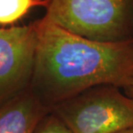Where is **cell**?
I'll use <instances>...</instances> for the list:
<instances>
[{
	"label": "cell",
	"instance_id": "6da1fadb",
	"mask_svg": "<svg viewBox=\"0 0 133 133\" xmlns=\"http://www.w3.org/2000/svg\"><path fill=\"white\" fill-rule=\"evenodd\" d=\"M37 43L30 90L52 107L90 87H133V41L91 42L36 20Z\"/></svg>",
	"mask_w": 133,
	"mask_h": 133
},
{
	"label": "cell",
	"instance_id": "7a4b0ae2",
	"mask_svg": "<svg viewBox=\"0 0 133 133\" xmlns=\"http://www.w3.org/2000/svg\"><path fill=\"white\" fill-rule=\"evenodd\" d=\"M44 18L91 42L133 41V0H49Z\"/></svg>",
	"mask_w": 133,
	"mask_h": 133
},
{
	"label": "cell",
	"instance_id": "3957f363",
	"mask_svg": "<svg viewBox=\"0 0 133 133\" xmlns=\"http://www.w3.org/2000/svg\"><path fill=\"white\" fill-rule=\"evenodd\" d=\"M72 133H118L133 128V99L111 85L85 90L51 108Z\"/></svg>",
	"mask_w": 133,
	"mask_h": 133
},
{
	"label": "cell",
	"instance_id": "277c9868",
	"mask_svg": "<svg viewBox=\"0 0 133 133\" xmlns=\"http://www.w3.org/2000/svg\"><path fill=\"white\" fill-rule=\"evenodd\" d=\"M36 43V21L0 27V106L30 89Z\"/></svg>",
	"mask_w": 133,
	"mask_h": 133
},
{
	"label": "cell",
	"instance_id": "5b68a950",
	"mask_svg": "<svg viewBox=\"0 0 133 133\" xmlns=\"http://www.w3.org/2000/svg\"><path fill=\"white\" fill-rule=\"evenodd\" d=\"M50 113L30 89L0 106V133H34Z\"/></svg>",
	"mask_w": 133,
	"mask_h": 133
},
{
	"label": "cell",
	"instance_id": "8992f818",
	"mask_svg": "<svg viewBox=\"0 0 133 133\" xmlns=\"http://www.w3.org/2000/svg\"><path fill=\"white\" fill-rule=\"evenodd\" d=\"M49 0H0V27L16 26L36 7H46Z\"/></svg>",
	"mask_w": 133,
	"mask_h": 133
},
{
	"label": "cell",
	"instance_id": "52a82bcc",
	"mask_svg": "<svg viewBox=\"0 0 133 133\" xmlns=\"http://www.w3.org/2000/svg\"><path fill=\"white\" fill-rule=\"evenodd\" d=\"M34 133H72L64 123L53 113H49L37 125Z\"/></svg>",
	"mask_w": 133,
	"mask_h": 133
},
{
	"label": "cell",
	"instance_id": "ba28073f",
	"mask_svg": "<svg viewBox=\"0 0 133 133\" xmlns=\"http://www.w3.org/2000/svg\"><path fill=\"white\" fill-rule=\"evenodd\" d=\"M124 92H125V94L127 96H129L130 98H131L133 99V87H129V88H127L125 90H124Z\"/></svg>",
	"mask_w": 133,
	"mask_h": 133
},
{
	"label": "cell",
	"instance_id": "9c48e42d",
	"mask_svg": "<svg viewBox=\"0 0 133 133\" xmlns=\"http://www.w3.org/2000/svg\"><path fill=\"white\" fill-rule=\"evenodd\" d=\"M118 133H133V128H129V129L124 130V131H119Z\"/></svg>",
	"mask_w": 133,
	"mask_h": 133
}]
</instances>
